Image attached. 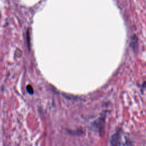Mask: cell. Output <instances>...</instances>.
Segmentation results:
<instances>
[{
    "mask_svg": "<svg viewBox=\"0 0 146 146\" xmlns=\"http://www.w3.org/2000/svg\"><path fill=\"white\" fill-rule=\"evenodd\" d=\"M131 46L134 50L136 48V47L137 46V37L135 35L133 37H132Z\"/></svg>",
    "mask_w": 146,
    "mask_h": 146,
    "instance_id": "7a4b0ae2",
    "label": "cell"
},
{
    "mask_svg": "<svg viewBox=\"0 0 146 146\" xmlns=\"http://www.w3.org/2000/svg\"><path fill=\"white\" fill-rule=\"evenodd\" d=\"M27 91L30 93V94H33V88L31 86H27Z\"/></svg>",
    "mask_w": 146,
    "mask_h": 146,
    "instance_id": "3957f363",
    "label": "cell"
},
{
    "mask_svg": "<svg viewBox=\"0 0 146 146\" xmlns=\"http://www.w3.org/2000/svg\"><path fill=\"white\" fill-rule=\"evenodd\" d=\"M121 140V132H120L118 130L117 132L113 133L111 136V138L110 140L111 144L112 145H121L120 143Z\"/></svg>",
    "mask_w": 146,
    "mask_h": 146,
    "instance_id": "6da1fadb",
    "label": "cell"
}]
</instances>
